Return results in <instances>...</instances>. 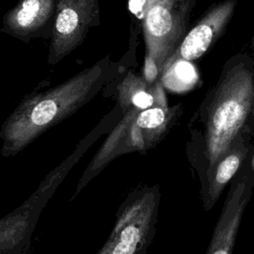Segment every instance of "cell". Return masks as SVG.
I'll return each mask as SVG.
<instances>
[{
    "label": "cell",
    "mask_w": 254,
    "mask_h": 254,
    "mask_svg": "<svg viewBox=\"0 0 254 254\" xmlns=\"http://www.w3.org/2000/svg\"><path fill=\"white\" fill-rule=\"evenodd\" d=\"M178 116V106L160 104L125 111L90 160L70 201L114 159L133 152L145 153L156 147L171 130Z\"/></svg>",
    "instance_id": "obj_3"
},
{
    "label": "cell",
    "mask_w": 254,
    "mask_h": 254,
    "mask_svg": "<svg viewBox=\"0 0 254 254\" xmlns=\"http://www.w3.org/2000/svg\"><path fill=\"white\" fill-rule=\"evenodd\" d=\"M160 72L161 71H160L156 62L152 58L146 56L145 65H144V78L146 79V81L149 82L150 84H154V81L156 80V78Z\"/></svg>",
    "instance_id": "obj_14"
},
{
    "label": "cell",
    "mask_w": 254,
    "mask_h": 254,
    "mask_svg": "<svg viewBox=\"0 0 254 254\" xmlns=\"http://www.w3.org/2000/svg\"><path fill=\"white\" fill-rule=\"evenodd\" d=\"M253 166H254V161H253Z\"/></svg>",
    "instance_id": "obj_16"
},
{
    "label": "cell",
    "mask_w": 254,
    "mask_h": 254,
    "mask_svg": "<svg viewBox=\"0 0 254 254\" xmlns=\"http://www.w3.org/2000/svg\"><path fill=\"white\" fill-rule=\"evenodd\" d=\"M162 82L173 90L183 91L190 88L197 81L198 75L190 61L183 58H170L163 67Z\"/></svg>",
    "instance_id": "obj_13"
},
{
    "label": "cell",
    "mask_w": 254,
    "mask_h": 254,
    "mask_svg": "<svg viewBox=\"0 0 254 254\" xmlns=\"http://www.w3.org/2000/svg\"><path fill=\"white\" fill-rule=\"evenodd\" d=\"M98 0H58L49 63L56 64L84 39L98 17Z\"/></svg>",
    "instance_id": "obj_6"
},
{
    "label": "cell",
    "mask_w": 254,
    "mask_h": 254,
    "mask_svg": "<svg viewBox=\"0 0 254 254\" xmlns=\"http://www.w3.org/2000/svg\"><path fill=\"white\" fill-rule=\"evenodd\" d=\"M56 8L55 0H22L6 14L4 24L12 33L26 35L41 28Z\"/></svg>",
    "instance_id": "obj_12"
},
{
    "label": "cell",
    "mask_w": 254,
    "mask_h": 254,
    "mask_svg": "<svg viewBox=\"0 0 254 254\" xmlns=\"http://www.w3.org/2000/svg\"><path fill=\"white\" fill-rule=\"evenodd\" d=\"M108 66V60L104 59L63 83L23 99L0 128L1 155L16 156L90 101L107 81Z\"/></svg>",
    "instance_id": "obj_1"
},
{
    "label": "cell",
    "mask_w": 254,
    "mask_h": 254,
    "mask_svg": "<svg viewBox=\"0 0 254 254\" xmlns=\"http://www.w3.org/2000/svg\"><path fill=\"white\" fill-rule=\"evenodd\" d=\"M110 126L103 119L92 132L82 139L76 150L60 166L49 173L37 190L20 207L0 219V254H26L38 217L58 186L78 159Z\"/></svg>",
    "instance_id": "obj_4"
},
{
    "label": "cell",
    "mask_w": 254,
    "mask_h": 254,
    "mask_svg": "<svg viewBox=\"0 0 254 254\" xmlns=\"http://www.w3.org/2000/svg\"><path fill=\"white\" fill-rule=\"evenodd\" d=\"M236 0H227L211 9L183 40L179 55L187 61L201 57L230 19Z\"/></svg>",
    "instance_id": "obj_9"
},
{
    "label": "cell",
    "mask_w": 254,
    "mask_h": 254,
    "mask_svg": "<svg viewBox=\"0 0 254 254\" xmlns=\"http://www.w3.org/2000/svg\"><path fill=\"white\" fill-rule=\"evenodd\" d=\"M234 180L224 200L213 230L210 243L204 254H232L240 222L252 196L254 175L248 169Z\"/></svg>",
    "instance_id": "obj_7"
},
{
    "label": "cell",
    "mask_w": 254,
    "mask_h": 254,
    "mask_svg": "<svg viewBox=\"0 0 254 254\" xmlns=\"http://www.w3.org/2000/svg\"><path fill=\"white\" fill-rule=\"evenodd\" d=\"M160 198L158 186L130 190L116 211L107 240L92 254H146L156 233Z\"/></svg>",
    "instance_id": "obj_5"
},
{
    "label": "cell",
    "mask_w": 254,
    "mask_h": 254,
    "mask_svg": "<svg viewBox=\"0 0 254 254\" xmlns=\"http://www.w3.org/2000/svg\"><path fill=\"white\" fill-rule=\"evenodd\" d=\"M254 79L243 64L230 67L219 82L209 105L204 130L206 178L244 131L252 107Z\"/></svg>",
    "instance_id": "obj_2"
},
{
    "label": "cell",
    "mask_w": 254,
    "mask_h": 254,
    "mask_svg": "<svg viewBox=\"0 0 254 254\" xmlns=\"http://www.w3.org/2000/svg\"><path fill=\"white\" fill-rule=\"evenodd\" d=\"M176 2H156L151 4L143 18V29L147 55L152 58L160 71L182 33L181 17L175 11Z\"/></svg>",
    "instance_id": "obj_8"
},
{
    "label": "cell",
    "mask_w": 254,
    "mask_h": 254,
    "mask_svg": "<svg viewBox=\"0 0 254 254\" xmlns=\"http://www.w3.org/2000/svg\"><path fill=\"white\" fill-rule=\"evenodd\" d=\"M248 136L246 130L236 138L229 150L217 162L206 178V189L203 199L204 209L209 210L216 202L228 182L234 177L249 152Z\"/></svg>",
    "instance_id": "obj_10"
},
{
    "label": "cell",
    "mask_w": 254,
    "mask_h": 254,
    "mask_svg": "<svg viewBox=\"0 0 254 254\" xmlns=\"http://www.w3.org/2000/svg\"><path fill=\"white\" fill-rule=\"evenodd\" d=\"M251 110L253 111V115H254V87H253V98H252V107Z\"/></svg>",
    "instance_id": "obj_15"
},
{
    "label": "cell",
    "mask_w": 254,
    "mask_h": 254,
    "mask_svg": "<svg viewBox=\"0 0 254 254\" xmlns=\"http://www.w3.org/2000/svg\"><path fill=\"white\" fill-rule=\"evenodd\" d=\"M117 103L122 114L129 109H146L168 105L162 82L150 84L145 78L129 72L117 86Z\"/></svg>",
    "instance_id": "obj_11"
}]
</instances>
